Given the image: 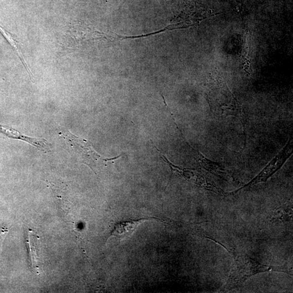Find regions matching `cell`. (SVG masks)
I'll return each instance as SVG.
<instances>
[{"label":"cell","instance_id":"3957f363","mask_svg":"<svg viewBox=\"0 0 293 293\" xmlns=\"http://www.w3.org/2000/svg\"><path fill=\"white\" fill-rule=\"evenodd\" d=\"M0 133L10 139L25 141V142L34 146L43 153H47L51 151V144L44 139L30 137L21 134L16 129L1 124H0Z\"/></svg>","mask_w":293,"mask_h":293},{"label":"cell","instance_id":"52a82bcc","mask_svg":"<svg viewBox=\"0 0 293 293\" xmlns=\"http://www.w3.org/2000/svg\"><path fill=\"white\" fill-rule=\"evenodd\" d=\"M34 235H33V240L31 239V235H28V238H27V244H28V252L30 261L31 262V265L33 269L36 270L38 269L37 267V251L35 245V240L34 239Z\"/></svg>","mask_w":293,"mask_h":293},{"label":"cell","instance_id":"6da1fadb","mask_svg":"<svg viewBox=\"0 0 293 293\" xmlns=\"http://www.w3.org/2000/svg\"><path fill=\"white\" fill-rule=\"evenodd\" d=\"M64 139L68 142L70 147L74 154L85 164L88 165L91 169L97 162H108L119 158L120 156L108 159L102 157L92 148L91 144L85 140L75 137L73 134L68 132L63 134Z\"/></svg>","mask_w":293,"mask_h":293},{"label":"cell","instance_id":"7a4b0ae2","mask_svg":"<svg viewBox=\"0 0 293 293\" xmlns=\"http://www.w3.org/2000/svg\"><path fill=\"white\" fill-rule=\"evenodd\" d=\"M292 150L293 141L292 139H291L280 153L269 162V164L265 167L264 169L256 178L254 179L248 184V185H252V184L267 181L275 172L280 169L287 159L289 158L292 154Z\"/></svg>","mask_w":293,"mask_h":293},{"label":"cell","instance_id":"8992f818","mask_svg":"<svg viewBox=\"0 0 293 293\" xmlns=\"http://www.w3.org/2000/svg\"><path fill=\"white\" fill-rule=\"evenodd\" d=\"M198 160L201 166L203 167L205 170H208L217 175L222 177L226 176L225 170L217 163L206 158L203 155L197 151Z\"/></svg>","mask_w":293,"mask_h":293},{"label":"cell","instance_id":"277c9868","mask_svg":"<svg viewBox=\"0 0 293 293\" xmlns=\"http://www.w3.org/2000/svg\"><path fill=\"white\" fill-rule=\"evenodd\" d=\"M164 159H165L168 164H169L173 172H177L179 175L186 178L187 180L191 181L195 183L199 184L200 186H202L206 189L211 190V191L216 192H221V189L220 188L217 187L214 183H212L209 181V179L202 175H201L200 173L192 170L182 169V168H179L171 164V163L168 161L165 156H164Z\"/></svg>","mask_w":293,"mask_h":293},{"label":"cell","instance_id":"5b68a950","mask_svg":"<svg viewBox=\"0 0 293 293\" xmlns=\"http://www.w3.org/2000/svg\"><path fill=\"white\" fill-rule=\"evenodd\" d=\"M151 220L161 221V220L156 218H145L137 220H129L117 222L114 226L113 229L111 232L110 236L115 237L117 238L120 239V240L128 238L137 229V227L140 224H142L143 222L146 221Z\"/></svg>","mask_w":293,"mask_h":293}]
</instances>
